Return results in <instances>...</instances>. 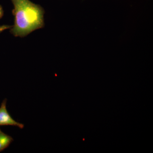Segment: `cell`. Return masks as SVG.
<instances>
[{"label":"cell","instance_id":"cell-1","mask_svg":"<svg viewBox=\"0 0 153 153\" xmlns=\"http://www.w3.org/2000/svg\"><path fill=\"white\" fill-rule=\"evenodd\" d=\"M14 6V24L10 33L16 37H26L44 27V9L30 0H11Z\"/></svg>","mask_w":153,"mask_h":153},{"label":"cell","instance_id":"cell-2","mask_svg":"<svg viewBox=\"0 0 153 153\" xmlns=\"http://www.w3.org/2000/svg\"><path fill=\"white\" fill-rule=\"evenodd\" d=\"M7 100H4L0 107V126H14L22 129L24 128V125L14 120L8 112L7 109Z\"/></svg>","mask_w":153,"mask_h":153},{"label":"cell","instance_id":"cell-3","mask_svg":"<svg viewBox=\"0 0 153 153\" xmlns=\"http://www.w3.org/2000/svg\"><path fill=\"white\" fill-rule=\"evenodd\" d=\"M13 141L12 137L3 132L0 129V152L8 147Z\"/></svg>","mask_w":153,"mask_h":153},{"label":"cell","instance_id":"cell-4","mask_svg":"<svg viewBox=\"0 0 153 153\" xmlns=\"http://www.w3.org/2000/svg\"><path fill=\"white\" fill-rule=\"evenodd\" d=\"M13 26L9 25H4L0 26V33H2L4 31L7 30V29H10Z\"/></svg>","mask_w":153,"mask_h":153},{"label":"cell","instance_id":"cell-5","mask_svg":"<svg viewBox=\"0 0 153 153\" xmlns=\"http://www.w3.org/2000/svg\"><path fill=\"white\" fill-rule=\"evenodd\" d=\"M3 16H4V10L1 6L0 5V19L2 18Z\"/></svg>","mask_w":153,"mask_h":153}]
</instances>
